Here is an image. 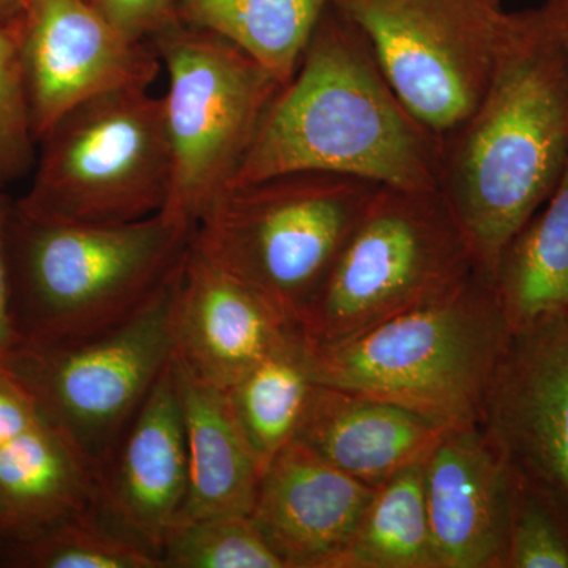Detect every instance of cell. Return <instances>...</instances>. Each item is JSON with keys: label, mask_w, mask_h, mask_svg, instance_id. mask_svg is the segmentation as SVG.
I'll use <instances>...</instances> for the list:
<instances>
[{"label": "cell", "mask_w": 568, "mask_h": 568, "mask_svg": "<svg viewBox=\"0 0 568 568\" xmlns=\"http://www.w3.org/2000/svg\"><path fill=\"white\" fill-rule=\"evenodd\" d=\"M178 276L118 324L80 338L17 345L0 366L95 469L173 361Z\"/></svg>", "instance_id": "9"}, {"label": "cell", "mask_w": 568, "mask_h": 568, "mask_svg": "<svg viewBox=\"0 0 568 568\" xmlns=\"http://www.w3.org/2000/svg\"><path fill=\"white\" fill-rule=\"evenodd\" d=\"M99 508L160 559L189 489V454L174 355L97 467ZM163 562V560H162Z\"/></svg>", "instance_id": "13"}, {"label": "cell", "mask_w": 568, "mask_h": 568, "mask_svg": "<svg viewBox=\"0 0 568 568\" xmlns=\"http://www.w3.org/2000/svg\"><path fill=\"white\" fill-rule=\"evenodd\" d=\"M376 488L291 440L265 465L252 518L286 568H334Z\"/></svg>", "instance_id": "16"}, {"label": "cell", "mask_w": 568, "mask_h": 568, "mask_svg": "<svg viewBox=\"0 0 568 568\" xmlns=\"http://www.w3.org/2000/svg\"><path fill=\"white\" fill-rule=\"evenodd\" d=\"M480 428L511 470L568 500V313L510 332Z\"/></svg>", "instance_id": "12"}, {"label": "cell", "mask_w": 568, "mask_h": 568, "mask_svg": "<svg viewBox=\"0 0 568 568\" xmlns=\"http://www.w3.org/2000/svg\"><path fill=\"white\" fill-rule=\"evenodd\" d=\"M316 383L302 339L268 355L226 392L242 432L263 466L294 440Z\"/></svg>", "instance_id": "23"}, {"label": "cell", "mask_w": 568, "mask_h": 568, "mask_svg": "<svg viewBox=\"0 0 568 568\" xmlns=\"http://www.w3.org/2000/svg\"><path fill=\"white\" fill-rule=\"evenodd\" d=\"M193 233L162 212L119 224L47 222L13 200L3 260L18 345L80 338L133 315L178 276Z\"/></svg>", "instance_id": "3"}, {"label": "cell", "mask_w": 568, "mask_h": 568, "mask_svg": "<svg viewBox=\"0 0 568 568\" xmlns=\"http://www.w3.org/2000/svg\"><path fill=\"white\" fill-rule=\"evenodd\" d=\"M28 2L29 0H0V29L20 20Z\"/></svg>", "instance_id": "31"}, {"label": "cell", "mask_w": 568, "mask_h": 568, "mask_svg": "<svg viewBox=\"0 0 568 568\" xmlns=\"http://www.w3.org/2000/svg\"><path fill=\"white\" fill-rule=\"evenodd\" d=\"M13 200L0 192V366L9 357L13 347L18 345L17 332L11 320L9 284H7L6 260H3V226Z\"/></svg>", "instance_id": "29"}, {"label": "cell", "mask_w": 568, "mask_h": 568, "mask_svg": "<svg viewBox=\"0 0 568 568\" xmlns=\"http://www.w3.org/2000/svg\"><path fill=\"white\" fill-rule=\"evenodd\" d=\"M381 185L291 173L234 186L194 227L192 246L297 323Z\"/></svg>", "instance_id": "5"}, {"label": "cell", "mask_w": 568, "mask_h": 568, "mask_svg": "<svg viewBox=\"0 0 568 568\" xmlns=\"http://www.w3.org/2000/svg\"><path fill=\"white\" fill-rule=\"evenodd\" d=\"M21 41L22 18L0 29V192L37 162L39 142L26 97Z\"/></svg>", "instance_id": "27"}, {"label": "cell", "mask_w": 568, "mask_h": 568, "mask_svg": "<svg viewBox=\"0 0 568 568\" xmlns=\"http://www.w3.org/2000/svg\"><path fill=\"white\" fill-rule=\"evenodd\" d=\"M540 9L568 70V0H545Z\"/></svg>", "instance_id": "30"}, {"label": "cell", "mask_w": 568, "mask_h": 568, "mask_svg": "<svg viewBox=\"0 0 568 568\" xmlns=\"http://www.w3.org/2000/svg\"><path fill=\"white\" fill-rule=\"evenodd\" d=\"M440 160L443 140L407 111L364 36L331 6L294 77L272 100L231 189L327 173L436 192Z\"/></svg>", "instance_id": "2"}, {"label": "cell", "mask_w": 568, "mask_h": 568, "mask_svg": "<svg viewBox=\"0 0 568 568\" xmlns=\"http://www.w3.org/2000/svg\"><path fill=\"white\" fill-rule=\"evenodd\" d=\"M334 0H179L178 20L230 41L280 84L294 77Z\"/></svg>", "instance_id": "20"}, {"label": "cell", "mask_w": 568, "mask_h": 568, "mask_svg": "<svg viewBox=\"0 0 568 568\" xmlns=\"http://www.w3.org/2000/svg\"><path fill=\"white\" fill-rule=\"evenodd\" d=\"M151 41L170 78L173 175L162 213L194 230L233 185L282 84L230 41L179 20Z\"/></svg>", "instance_id": "8"}, {"label": "cell", "mask_w": 568, "mask_h": 568, "mask_svg": "<svg viewBox=\"0 0 568 568\" xmlns=\"http://www.w3.org/2000/svg\"><path fill=\"white\" fill-rule=\"evenodd\" d=\"M21 58L37 142L78 104L151 88L162 67L152 41L126 36L91 0H29Z\"/></svg>", "instance_id": "11"}, {"label": "cell", "mask_w": 568, "mask_h": 568, "mask_svg": "<svg viewBox=\"0 0 568 568\" xmlns=\"http://www.w3.org/2000/svg\"><path fill=\"white\" fill-rule=\"evenodd\" d=\"M29 192L14 201L33 219L119 224L163 211L171 190L163 100L149 89L112 91L78 104L39 141Z\"/></svg>", "instance_id": "7"}, {"label": "cell", "mask_w": 568, "mask_h": 568, "mask_svg": "<svg viewBox=\"0 0 568 568\" xmlns=\"http://www.w3.org/2000/svg\"><path fill=\"white\" fill-rule=\"evenodd\" d=\"M126 36L149 40L178 20L179 0H91Z\"/></svg>", "instance_id": "28"}, {"label": "cell", "mask_w": 568, "mask_h": 568, "mask_svg": "<svg viewBox=\"0 0 568 568\" xmlns=\"http://www.w3.org/2000/svg\"><path fill=\"white\" fill-rule=\"evenodd\" d=\"M510 470L504 568H568V500L536 478Z\"/></svg>", "instance_id": "26"}, {"label": "cell", "mask_w": 568, "mask_h": 568, "mask_svg": "<svg viewBox=\"0 0 568 568\" xmlns=\"http://www.w3.org/2000/svg\"><path fill=\"white\" fill-rule=\"evenodd\" d=\"M160 556L164 568H286L245 514L178 523Z\"/></svg>", "instance_id": "25"}, {"label": "cell", "mask_w": 568, "mask_h": 568, "mask_svg": "<svg viewBox=\"0 0 568 568\" xmlns=\"http://www.w3.org/2000/svg\"><path fill=\"white\" fill-rule=\"evenodd\" d=\"M495 284L511 331L568 313V163L547 203L508 245Z\"/></svg>", "instance_id": "21"}, {"label": "cell", "mask_w": 568, "mask_h": 568, "mask_svg": "<svg viewBox=\"0 0 568 568\" xmlns=\"http://www.w3.org/2000/svg\"><path fill=\"white\" fill-rule=\"evenodd\" d=\"M439 568H504L510 470L480 426L448 428L424 459Z\"/></svg>", "instance_id": "17"}, {"label": "cell", "mask_w": 568, "mask_h": 568, "mask_svg": "<svg viewBox=\"0 0 568 568\" xmlns=\"http://www.w3.org/2000/svg\"><path fill=\"white\" fill-rule=\"evenodd\" d=\"M0 567L164 568L155 552L126 537L100 508L24 540L0 544Z\"/></svg>", "instance_id": "24"}, {"label": "cell", "mask_w": 568, "mask_h": 568, "mask_svg": "<svg viewBox=\"0 0 568 568\" xmlns=\"http://www.w3.org/2000/svg\"><path fill=\"white\" fill-rule=\"evenodd\" d=\"M444 432L394 403L316 384L294 439L347 476L379 488L424 462Z\"/></svg>", "instance_id": "18"}, {"label": "cell", "mask_w": 568, "mask_h": 568, "mask_svg": "<svg viewBox=\"0 0 568 568\" xmlns=\"http://www.w3.org/2000/svg\"><path fill=\"white\" fill-rule=\"evenodd\" d=\"M334 568H439L426 514L424 462L376 488L353 544Z\"/></svg>", "instance_id": "22"}, {"label": "cell", "mask_w": 568, "mask_h": 568, "mask_svg": "<svg viewBox=\"0 0 568 568\" xmlns=\"http://www.w3.org/2000/svg\"><path fill=\"white\" fill-rule=\"evenodd\" d=\"M407 111L444 140L487 91L514 11L500 0H334Z\"/></svg>", "instance_id": "10"}, {"label": "cell", "mask_w": 568, "mask_h": 568, "mask_svg": "<svg viewBox=\"0 0 568 568\" xmlns=\"http://www.w3.org/2000/svg\"><path fill=\"white\" fill-rule=\"evenodd\" d=\"M568 163V70L544 11H514L487 91L443 140L439 192L478 272L495 282L508 245Z\"/></svg>", "instance_id": "1"}, {"label": "cell", "mask_w": 568, "mask_h": 568, "mask_svg": "<svg viewBox=\"0 0 568 568\" xmlns=\"http://www.w3.org/2000/svg\"><path fill=\"white\" fill-rule=\"evenodd\" d=\"M174 369L189 454V489L178 523L252 514L264 466L246 440L226 392L197 379L175 357Z\"/></svg>", "instance_id": "19"}, {"label": "cell", "mask_w": 568, "mask_h": 568, "mask_svg": "<svg viewBox=\"0 0 568 568\" xmlns=\"http://www.w3.org/2000/svg\"><path fill=\"white\" fill-rule=\"evenodd\" d=\"M476 272L439 190L379 186L294 331L305 345H335L443 297Z\"/></svg>", "instance_id": "6"}, {"label": "cell", "mask_w": 568, "mask_h": 568, "mask_svg": "<svg viewBox=\"0 0 568 568\" xmlns=\"http://www.w3.org/2000/svg\"><path fill=\"white\" fill-rule=\"evenodd\" d=\"M293 325L193 246L174 287V357L192 375L227 392L268 355L290 345Z\"/></svg>", "instance_id": "15"}, {"label": "cell", "mask_w": 568, "mask_h": 568, "mask_svg": "<svg viewBox=\"0 0 568 568\" xmlns=\"http://www.w3.org/2000/svg\"><path fill=\"white\" fill-rule=\"evenodd\" d=\"M99 508L97 469L0 369V544Z\"/></svg>", "instance_id": "14"}, {"label": "cell", "mask_w": 568, "mask_h": 568, "mask_svg": "<svg viewBox=\"0 0 568 568\" xmlns=\"http://www.w3.org/2000/svg\"><path fill=\"white\" fill-rule=\"evenodd\" d=\"M510 332L495 282L476 272L345 342L302 345L316 384L394 403L440 428H467L481 424Z\"/></svg>", "instance_id": "4"}]
</instances>
